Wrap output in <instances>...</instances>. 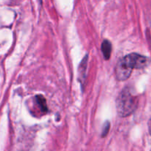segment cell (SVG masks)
Instances as JSON below:
<instances>
[{"label": "cell", "instance_id": "3957f363", "mask_svg": "<svg viewBox=\"0 0 151 151\" xmlns=\"http://www.w3.org/2000/svg\"><path fill=\"white\" fill-rule=\"evenodd\" d=\"M132 69L125 65L122 58L119 59L115 67V75L116 78L119 81H125L128 80L132 73Z\"/></svg>", "mask_w": 151, "mask_h": 151}, {"label": "cell", "instance_id": "277c9868", "mask_svg": "<svg viewBox=\"0 0 151 151\" xmlns=\"http://www.w3.org/2000/svg\"><path fill=\"white\" fill-rule=\"evenodd\" d=\"M88 55H86L83 58V59L82 60V61L81 62V64L79 66V78L80 81L81 82V83L85 81L86 77V69H87V65H88Z\"/></svg>", "mask_w": 151, "mask_h": 151}, {"label": "cell", "instance_id": "7a4b0ae2", "mask_svg": "<svg viewBox=\"0 0 151 151\" xmlns=\"http://www.w3.org/2000/svg\"><path fill=\"white\" fill-rule=\"evenodd\" d=\"M122 60L131 69H141L148 64V58L137 53H131L122 58Z\"/></svg>", "mask_w": 151, "mask_h": 151}, {"label": "cell", "instance_id": "8992f818", "mask_svg": "<svg viewBox=\"0 0 151 151\" xmlns=\"http://www.w3.org/2000/svg\"><path fill=\"white\" fill-rule=\"evenodd\" d=\"M35 100H36L37 104L39 106L40 110L43 112H47L48 109H47L46 99L42 95H38L35 97Z\"/></svg>", "mask_w": 151, "mask_h": 151}, {"label": "cell", "instance_id": "6da1fadb", "mask_svg": "<svg viewBox=\"0 0 151 151\" xmlns=\"http://www.w3.org/2000/svg\"><path fill=\"white\" fill-rule=\"evenodd\" d=\"M116 111L121 117L132 114L138 106V99L131 94L128 88L122 90L116 100Z\"/></svg>", "mask_w": 151, "mask_h": 151}, {"label": "cell", "instance_id": "52a82bcc", "mask_svg": "<svg viewBox=\"0 0 151 151\" xmlns=\"http://www.w3.org/2000/svg\"><path fill=\"white\" fill-rule=\"evenodd\" d=\"M109 129H110V122H106L104 124L103 128V131H102V137H105L107 136L108 133H109Z\"/></svg>", "mask_w": 151, "mask_h": 151}, {"label": "cell", "instance_id": "5b68a950", "mask_svg": "<svg viewBox=\"0 0 151 151\" xmlns=\"http://www.w3.org/2000/svg\"><path fill=\"white\" fill-rule=\"evenodd\" d=\"M102 52H103V57L106 60H109L111 57V50H112V47L111 44L109 41L108 40H104L102 44L101 47Z\"/></svg>", "mask_w": 151, "mask_h": 151}]
</instances>
